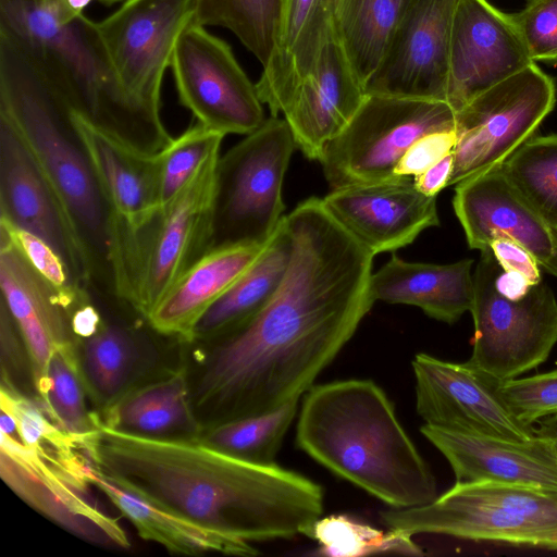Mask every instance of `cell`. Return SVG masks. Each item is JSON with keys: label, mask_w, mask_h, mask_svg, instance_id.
Here are the masks:
<instances>
[{"label": "cell", "mask_w": 557, "mask_h": 557, "mask_svg": "<svg viewBox=\"0 0 557 557\" xmlns=\"http://www.w3.org/2000/svg\"><path fill=\"white\" fill-rule=\"evenodd\" d=\"M293 250L268 305L218 342L197 392L215 423L299 400L375 302L373 255L312 197L285 215Z\"/></svg>", "instance_id": "obj_1"}, {"label": "cell", "mask_w": 557, "mask_h": 557, "mask_svg": "<svg viewBox=\"0 0 557 557\" xmlns=\"http://www.w3.org/2000/svg\"><path fill=\"white\" fill-rule=\"evenodd\" d=\"M95 467L139 496L248 542L311 537L323 491L310 479L251 462L198 436H150L102 424Z\"/></svg>", "instance_id": "obj_2"}, {"label": "cell", "mask_w": 557, "mask_h": 557, "mask_svg": "<svg viewBox=\"0 0 557 557\" xmlns=\"http://www.w3.org/2000/svg\"><path fill=\"white\" fill-rule=\"evenodd\" d=\"M0 114L22 137L52 189L78 252L86 287L121 300L125 292L121 230L71 110L1 37Z\"/></svg>", "instance_id": "obj_3"}, {"label": "cell", "mask_w": 557, "mask_h": 557, "mask_svg": "<svg viewBox=\"0 0 557 557\" xmlns=\"http://www.w3.org/2000/svg\"><path fill=\"white\" fill-rule=\"evenodd\" d=\"M296 444L391 508L422 506L437 497L429 466L384 391L371 380L310 387L301 403Z\"/></svg>", "instance_id": "obj_4"}, {"label": "cell", "mask_w": 557, "mask_h": 557, "mask_svg": "<svg viewBox=\"0 0 557 557\" xmlns=\"http://www.w3.org/2000/svg\"><path fill=\"white\" fill-rule=\"evenodd\" d=\"M0 37L12 44L74 113L147 153L172 139L160 116L122 89L97 22L65 0H0Z\"/></svg>", "instance_id": "obj_5"}, {"label": "cell", "mask_w": 557, "mask_h": 557, "mask_svg": "<svg viewBox=\"0 0 557 557\" xmlns=\"http://www.w3.org/2000/svg\"><path fill=\"white\" fill-rule=\"evenodd\" d=\"M388 529L557 550V490L455 483L433 502L381 512Z\"/></svg>", "instance_id": "obj_6"}, {"label": "cell", "mask_w": 557, "mask_h": 557, "mask_svg": "<svg viewBox=\"0 0 557 557\" xmlns=\"http://www.w3.org/2000/svg\"><path fill=\"white\" fill-rule=\"evenodd\" d=\"M295 147L286 121L271 116L220 156L210 249L271 238L284 216L282 187Z\"/></svg>", "instance_id": "obj_7"}, {"label": "cell", "mask_w": 557, "mask_h": 557, "mask_svg": "<svg viewBox=\"0 0 557 557\" xmlns=\"http://www.w3.org/2000/svg\"><path fill=\"white\" fill-rule=\"evenodd\" d=\"M456 129V111L443 100L366 94L320 160L332 189L398 178L394 170L422 136Z\"/></svg>", "instance_id": "obj_8"}, {"label": "cell", "mask_w": 557, "mask_h": 557, "mask_svg": "<svg viewBox=\"0 0 557 557\" xmlns=\"http://www.w3.org/2000/svg\"><path fill=\"white\" fill-rule=\"evenodd\" d=\"M480 252L467 362L495 381L515 379L545 362L557 343V299L543 282L518 300L502 296L495 286L500 267L491 249Z\"/></svg>", "instance_id": "obj_9"}, {"label": "cell", "mask_w": 557, "mask_h": 557, "mask_svg": "<svg viewBox=\"0 0 557 557\" xmlns=\"http://www.w3.org/2000/svg\"><path fill=\"white\" fill-rule=\"evenodd\" d=\"M555 103V83L536 63L473 97L456 112L448 186L498 169L532 137Z\"/></svg>", "instance_id": "obj_10"}, {"label": "cell", "mask_w": 557, "mask_h": 557, "mask_svg": "<svg viewBox=\"0 0 557 557\" xmlns=\"http://www.w3.org/2000/svg\"><path fill=\"white\" fill-rule=\"evenodd\" d=\"M211 157L157 214L139 240L127 305L145 320L178 277L210 249L216 164Z\"/></svg>", "instance_id": "obj_11"}, {"label": "cell", "mask_w": 557, "mask_h": 557, "mask_svg": "<svg viewBox=\"0 0 557 557\" xmlns=\"http://www.w3.org/2000/svg\"><path fill=\"white\" fill-rule=\"evenodd\" d=\"M180 102L197 122L223 134L247 135L264 122L262 102L232 48L191 21L170 64Z\"/></svg>", "instance_id": "obj_12"}, {"label": "cell", "mask_w": 557, "mask_h": 557, "mask_svg": "<svg viewBox=\"0 0 557 557\" xmlns=\"http://www.w3.org/2000/svg\"><path fill=\"white\" fill-rule=\"evenodd\" d=\"M196 0H124L97 28L126 96L160 116L161 87L177 38L195 18Z\"/></svg>", "instance_id": "obj_13"}, {"label": "cell", "mask_w": 557, "mask_h": 557, "mask_svg": "<svg viewBox=\"0 0 557 557\" xmlns=\"http://www.w3.org/2000/svg\"><path fill=\"white\" fill-rule=\"evenodd\" d=\"M416 409L424 424L438 429L525 442L534 426L519 422L496 391V382L468 362L421 352L412 360Z\"/></svg>", "instance_id": "obj_14"}, {"label": "cell", "mask_w": 557, "mask_h": 557, "mask_svg": "<svg viewBox=\"0 0 557 557\" xmlns=\"http://www.w3.org/2000/svg\"><path fill=\"white\" fill-rule=\"evenodd\" d=\"M534 63L511 18L487 0H457L446 102L457 112L473 97Z\"/></svg>", "instance_id": "obj_15"}, {"label": "cell", "mask_w": 557, "mask_h": 557, "mask_svg": "<svg viewBox=\"0 0 557 557\" xmlns=\"http://www.w3.org/2000/svg\"><path fill=\"white\" fill-rule=\"evenodd\" d=\"M457 0H411L366 94L446 101Z\"/></svg>", "instance_id": "obj_16"}, {"label": "cell", "mask_w": 557, "mask_h": 557, "mask_svg": "<svg viewBox=\"0 0 557 557\" xmlns=\"http://www.w3.org/2000/svg\"><path fill=\"white\" fill-rule=\"evenodd\" d=\"M0 474L25 503L69 531L97 543L129 547L120 523L89 500L88 486L5 433H1Z\"/></svg>", "instance_id": "obj_17"}, {"label": "cell", "mask_w": 557, "mask_h": 557, "mask_svg": "<svg viewBox=\"0 0 557 557\" xmlns=\"http://www.w3.org/2000/svg\"><path fill=\"white\" fill-rule=\"evenodd\" d=\"M453 207L471 249L487 250L494 239L510 238L528 249L541 268L557 276V228L499 169L458 183Z\"/></svg>", "instance_id": "obj_18"}, {"label": "cell", "mask_w": 557, "mask_h": 557, "mask_svg": "<svg viewBox=\"0 0 557 557\" xmlns=\"http://www.w3.org/2000/svg\"><path fill=\"white\" fill-rule=\"evenodd\" d=\"M322 200L373 256L398 250L440 225L436 197L419 191L412 177L332 189Z\"/></svg>", "instance_id": "obj_19"}, {"label": "cell", "mask_w": 557, "mask_h": 557, "mask_svg": "<svg viewBox=\"0 0 557 557\" xmlns=\"http://www.w3.org/2000/svg\"><path fill=\"white\" fill-rule=\"evenodd\" d=\"M71 116L120 226L131 271L137 244L160 211L157 153L144 152L72 111Z\"/></svg>", "instance_id": "obj_20"}, {"label": "cell", "mask_w": 557, "mask_h": 557, "mask_svg": "<svg viewBox=\"0 0 557 557\" xmlns=\"http://www.w3.org/2000/svg\"><path fill=\"white\" fill-rule=\"evenodd\" d=\"M366 90L352 71L334 27L312 71L283 111L296 148L320 161L326 146L349 123Z\"/></svg>", "instance_id": "obj_21"}, {"label": "cell", "mask_w": 557, "mask_h": 557, "mask_svg": "<svg viewBox=\"0 0 557 557\" xmlns=\"http://www.w3.org/2000/svg\"><path fill=\"white\" fill-rule=\"evenodd\" d=\"M421 433L447 459L456 483L498 482L557 490V447L539 434L525 442L463 434L423 424Z\"/></svg>", "instance_id": "obj_22"}, {"label": "cell", "mask_w": 557, "mask_h": 557, "mask_svg": "<svg viewBox=\"0 0 557 557\" xmlns=\"http://www.w3.org/2000/svg\"><path fill=\"white\" fill-rule=\"evenodd\" d=\"M0 219L48 243L61 255L81 284L86 287L78 252L52 189L30 150L11 122L2 114H0Z\"/></svg>", "instance_id": "obj_23"}, {"label": "cell", "mask_w": 557, "mask_h": 557, "mask_svg": "<svg viewBox=\"0 0 557 557\" xmlns=\"http://www.w3.org/2000/svg\"><path fill=\"white\" fill-rule=\"evenodd\" d=\"M0 288L1 301L18 330L36 377L57 347L78 342L72 324L75 310L2 237Z\"/></svg>", "instance_id": "obj_24"}, {"label": "cell", "mask_w": 557, "mask_h": 557, "mask_svg": "<svg viewBox=\"0 0 557 557\" xmlns=\"http://www.w3.org/2000/svg\"><path fill=\"white\" fill-rule=\"evenodd\" d=\"M269 240L209 249L178 277L146 318L149 326L159 334L194 342L199 320L260 257Z\"/></svg>", "instance_id": "obj_25"}, {"label": "cell", "mask_w": 557, "mask_h": 557, "mask_svg": "<svg viewBox=\"0 0 557 557\" xmlns=\"http://www.w3.org/2000/svg\"><path fill=\"white\" fill-rule=\"evenodd\" d=\"M472 259L433 264L392 258L371 276L374 301L404 304L420 308L429 317L449 324L470 311L474 283Z\"/></svg>", "instance_id": "obj_26"}, {"label": "cell", "mask_w": 557, "mask_h": 557, "mask_svg": "<svg viewBox=\"0 0 557 557\" xmlns=\"http://www.w3.org/2000/svg\"><path fill=\"white\" fill-rule=\"evenodd\" d=\"M90 481L133 524L141 539L173 554L258 555L250 542L152 503L116 484L96 467L90 472Z\"/></svg>", "instance_id": "obj_27"}, {"label": "cell", "mask_w": 557, "mask_h": 557, "mask_svg": "<svg viewBox=\"0 0 557 557\" xmlns=\"http://www.w3.org/2000/svg\"><path fill=\"white\" fill-rule=\"evenodd\" d=\"M292 250V236L284 215L260 257L199 320L194 341L218 343L249 323L278 289Z\"/></svg>", "instance_id": "obj_28"}, {"label": "cell", "mask_w": 557, "mask_h": 557, "mask_svg": "<svg viewBox=\"0 0 557 557\" xmlns=\"http://www.w3.org/2000/svg\"><path fill=\"white\" fill-rule=\"evenodd\" d=\"M100 419L107 426L150 436L197 432L186 370L181 368L153 383L124 392L104 407Z\"/></svg>", "instance_id": "obj_29"}, {"label": "cell", "mask_w": 557, "mask_h": 557, "mask_svg": "<svg viewBox=\"0 0 557 557\" xmlns=\"http://www.w3.org/2000/svg\"><path fill=\"white\" fill-rule=\"evenodd\" d=\"M410 2L336 0L333 27L364 90L380 66Z\"/></svg>", "instance_id": "obj_30"}, {"label": "cell", "mask_w": 557, "mask_h": 557, "mask_svg": "<svg viewBox=\"0 0 557 557\" xmlns=\"http://www.w3.org/2000/svg\"><path fill=\"white\" fill-rule=\"evenodd\" d=\"M39 400L51 420L63 431L90 444L95 442L101 419L87 409L79 343L57 347L44 370L34 377Z\"/></svg>", "instance_id": "obj_31"}, {"label": "cell", "mask_w": 557, "mask_h": 557, "mask_svg": "<svg viewBox=\"0 0 557 557\" xmlns=\"http://www.w3.org/2000/svg\"><path fill=\"white\" fill-rule=\"evenodd\" d=\"M135 352L131 334L103 319L91 334L79 341L81 363L88 393L104 407L124 393Z\"/></svg>", "instance_id": "obj_32"}, {"label": "cell", "mask_w": 557, "mask_h": 557, "mask_svg": "<svg viewBox=\"0 0 557 557\" xmlns=\"http://www.w3.org/2000/svg\"><path fill=\"white\" fill-rule=\"evenodd\" d=\"M282 0H196L194 21L231 30L264 66L274 48Z\"/></svg>", "instance_id": "obj_33"}, {"label": "cell", "mask_w": 557, "mask_h": 557, "mask_svg": "<svg viewBox=\"0 0 557 557\" xmlns=\"http://www.w3.org/2000/svg\"><path fill=\"white\" fill-rule=\"evenodd\" d=\"M298 404L292 400L270 412L214 423L199 438L251 462L273 465Z\"/></svg>", "instance_id": "obj_34"}, {"label": "cell", "mask_w": 557, "mask_h": 557, "mask_svg": "<svg viewBox=\"0 0 557 557\" xmlns=\"http://www.w3.org/2000/svg\"><path fill=\"white\" fill-rule=\"evenodd\" d=\"M498 169L529 203L557 228V134L532 136Z\"/></svg>", "instance_id": "obj_35"}, {"label": "cell", "mask_w": 557, "mask_h": 557, "mask_svg": "<svg viewBox=\"0 0 557 557\" xmlns=\"http://www.w3.org/2000/svg\"><path fill=\"white\" fill-rule=\"evenodd\" d=\"M411 534L388 529L383 531L346 515H330L317 520L311 539L318 542L317 555L360 557L373 554L421 556L423 549Z\"/></svg>", "instance_id": "obj_36"}, {"label": "cell", "mask_w": 557, "mask_h": 557, "mask_svg": "<svg viewBox=\"0 0 557 557\" xmlns=\"http://www.w3.org/2000/svg\"><path fill=\"white\" fill-rule=\"evenodd\" d=\"M223 134L200 123L189 126L157 152L160 210L169 203L213 156L220 153Z\"/></svg>", "instance_id": "obj_37"}, {"label": "cell", "mask_w": 557, "mask_h": 557, "mask_svg": "<svg viewBox=\"0 0 557 557\" xmlns=\"http://www.w3.org/2000/svg\"><path fill=\"white\" fill-rule=\"evenodd\" d=\"M0 237L11 243L29 265L76 310L89 298L66 261L37 235L0 219Z\"/></svg>", "instance_id": "obj_38"}, {"label": "cell", "mask_w": 557, "mask_h": 557, "mask_svg": "<svg viewBox=\"0 0 557 557\" xmlns=\"http://www.w3.org/2000/svg\"><path fill=\"white\" fill-rule=\"evenodd\" d=\"M496 391L510 413L524 425L533 426L540 420L557 414V369L497 381Z\"/></svg>", "instance_id": "obj_39"}, {"label": "cell", "mask_w": 557, "mask_h": 557, "mask_svg": "<svg viewBox=\"0 0 557 557\" xmlns=\"http://www.w3.org/2000/svg\"><path fill=\"white\" fill-rule=\"evenodd\" d=\"M510 15L531 60L557 64V0H528Z\"/></svg>", "instance_id": "obj_40"}, {"label": "cell", "mask_w": 557, "mask_h": 557, "mask_svg": "<svg viewBox=\"0 0 557 557\" xmlns=\"http://www.w3.org/2000/svg\"><path fill=\"white\" fill-rule=\"evenodd\" d=\"M456 141V129L422 136L403 156L394 170L395 176L413 178L450 153Z\"/></svg>", "instance_id": "obj_41"}, {"label": "cell", "mask_w": 557, "mask_h": 557, "mask_svg": "<svg viewBox=\"0 0 557 557\" xmlns=\"http://www.w3.org/2000/svg\"><path fill=\"white\" fill-rule=\"evenodd\" d=\"M496 261L503 271L517 272L532 285L542 282L540 264L532 253L510 238H496L490 244Z\"/></svg>", "instance_id": "obj_42"}, {"label": "cell", "mask_w": 557, "mask_h": 557, "mask_svg": "<svg viewBox=\"0 0 557 557\" xmlns=\"http://www.w3.org/2000/svg\"><path fill=\"white\" fill-rule=\"evenodd\" d=\"M453 169L454 153L451 151L424 172L414 176V186L422 194L436 197L442 189L448 186Z\"/></svg>", "instance_id": "obj_43"}, {"label": "cell", "mask_w": 557, "mask_h": 557, "mask_svg": "<svg viewBox=\"0 0 557 557\" xmlns=\"http://www.w3.org/2000/svg\"><path fill=\"white\" fill-rule=\"evenodd\" d=\"M497 292L511 300L524 297L533 286L524 276L517 272H506L502 268L495 278Z\"/></svg>", "instance_id": "obj_44"}, {"label": "cell", "mask_w": 557, "mask_h": 557, "mask_svg": "<svg viewBox=\"0 0 557 557\" xmlns=\"http://www.w3.org/2000/svg\"><path fill=\"white\" fill-rule=\"evenodd\" d=\"M537 423L539 428H535L536 433L552 437L557 447V414L546 417Z\"/></svg>", "instance_id": "obj_45"}, {"label": "cell", "mask_w": 557, "mask_h": 557, "mask_svg": "<svg viewBox=\"0 0 557 557\" xmlns=\"http://www.w3.org/2000/svg\"><path fill=\"white\" fill-rule=\"evenodd\" d=\"M67 5L76 13H83L89 3L94 0H65Z\"/></svg>", "instance_id": "obj_46"}, {"label": "cell", "mask_w": 557, "mask_h": 557, "mask_svg": "<svg viewBox=\"0 0 557 557\" xmlns=\"http://www.w3.org/2000/svg\"><path fill=\"white\" fill-rule=\"evenodd\" d=\"M98 1L104 5H112L114 3L122 2L124 0H98Z\"/></svg>", "instance_id": "obj_47"}, {"label": "cell", "mask_w": 557, "mask_h": 557, "mask_svg": "<svg viewBox=\"0 0 557 557\" xmlns=\"http://www.w3.org/2000/svg\"><path fill=\"white\" fill-rule=\"evenodd\" d=\"M335 3H336V0H335Z\"/></svg>", "instance_id": "obj_48"}]
</instances>
